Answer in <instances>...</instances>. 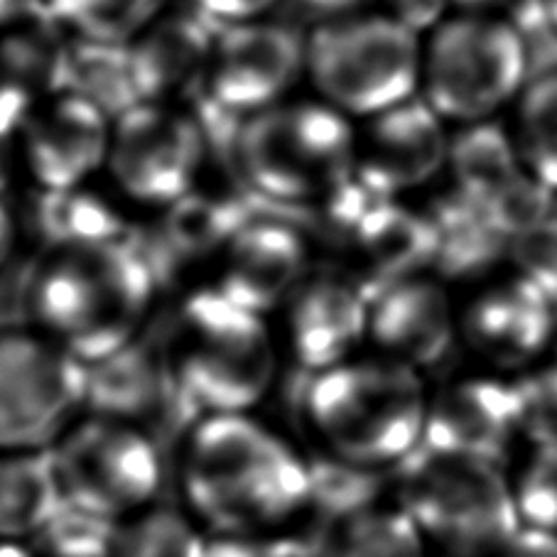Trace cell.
<instances>
[{
  "instance_id": "cell-1",
  "label": "cell",
  "mask_w": 557,
  "mask_h": 557,
  "mask_svg": "<svg viewBox=\"0 0 557 557\" xmlns=\"http://www.w3.org/2000/svg\"><path fill=\"white\" fill-rule=\"evenodd\" d=\"M177 504L207 535H265L312 516V455L261 412L195 418L172 457Z\"/></svg>"
},
{
  "instance_id": "cell-2",
  "label": "cell",
  "mask_w": 557,
  "mask_h": 557,
  "mask_svg": "<svg viewBox=\"0 0 557 557\" xmlns=\"http://www.w3.org/2000/svg\"><path fill=\"white\" fill-rule=\"evenodd\" d=\"M428 400L425 373L367 349L334 369L302 373L295 437L317 459L393 476L425 445Z\"/></svg>"
},
{
  "instance_id": "cell-3",
  "label": "cell",
  "mask_w": 557,
  "mask_h": 557,
  "mask_svg": "<svg viewBox=\"0 0 557 557\" xmlns=\"http://www.w3.org/2000/svg\"><path fill=\"white\" fill-rule=\"evenodd\" d=\"M158 285L150 265L121 242L50 248L27 290L35 330L84 367L143 339Z\"/></svg>"
},
{
  "instance_id": "cell-4",
  "label": "cell",
  "mask_w": 557,
  "mask_h": 557,
  "mask_svg": "<svg viewBox=\"0 0 557 557\" xmlns=\"http://www.w3.org/2000/svg\"><path fill=\"white\" fill-rule=\"evenodd\" d=\"M158 344L191 418L258 412L285 361L268 317L228 300L214 285L182 297Z\"/></svg>"
},
{
  "instance_id": "cell-5",
  "label": "cell",
  "mask_w": 557,
  "mask_h": 557,
  "mask_svg": "<svg viewBox=\"0 0 557 557\" xmlns=\"http://www.w3.org/2000/svg\"><path fill=\"white\" fill-rule=\"evenodd\" d=\"M393 498L432 557H496L521 531L504 465L422 447L393 476Z\"/></svg>"
},
{
  "instance_id": "cell-6",
  "label": "cell",
  "mask_w": 557,
  "mask_h": 557,
  "mask_svg": "<svg viewBox=\"0 0 557 557\" xmlns=\"http://www.w3.org/2000/svg\"><path fill=\"white\" fill-rule=\"evenodd\" d=\"M531 76L523 27L496 11H457L422 37L420 96L447 123L494 121Z\"/></svg>"
},
{
  "instance_id": "cell-7",
  "label": "cell",
  "mask_w": 557,
  "mask_h": 557,
  "mask_svg": "<svg viewBox=\"0 0 557 557\" xmlns=\"http://www.w3.org/2000/svg\"><path fill=\"white\" fill-rule=\"evenodd\" d=\"M236 158L258 195L322 205L354 180L357 121L322 99H287L246 119Z\"/></svg>"
},
{
  "instance_id": "cell-8",
  "label": "cell",
  "mask_w": 557,
  "mask_h": 557,
  "mask_svg": "<svg viewBox=\"0 0 557 557\" xmlns=\"http://www.w3.org/2000/svg\"><path fill=\"white\" fill-rule=\"evenodd\" d=\"M422 37L379 11L339 15L307 35V79L347 119H371L420 96Z\"/></svg>"
},
{
  "instance_id": "cell-9",
  "label": "cell",
  "mask_w": 557,
  "mask_h": 557,
  "mask_svg": "<svg viewBox=\"0 0 557 557\" xmlns=\"http://www.w3.org/2000/svg\"><path fill=\"white\" fill-rule=\"evenodd\" d=\"M47 455L62 506L113 525L158 504L168 479L156 435L94 412H84Z\"/></svg>"
},
{
  "instance_id": "cell-10",
  "label": "cell",
  "mask_w": 557,
  "mask_h": 557,
  "mask_svg": "<svg viewBox=\"0 0 557 557\" xmlns=\"http://www.w3.org/2000/svg\"><path fill=\"white\" fill-rule=\"evenodd\" d=\"M86 412V367L40 330L0 332V453H47Z\"/></svg>"
},
{
  "instance_id": "cell-11",
  "label": "cell",
  "mask_w": 557,
  "mask_h": 557,
  "mask_svg": "<svg viewBox=\"0 0 557 557\" xmlns=\"http://www.w3.org/2000/svg\"><path fill=\"white\" fill-rule=\"evenodd\" d=\"M322 207L326 234L344 258V275L369 300L435 265L437 232L430 214L376 195L357 177Z\"/></svg>"
},
{
  "instance_id": "cell-12",
  "label": "cell",
  "mask_w": 557,
  "mask_h": 557,
  "mask_svg": "<svg viewBox=\"0 0 557 557\" xmlns=\"http://www.w3.org/2000/svg\"><path fill=\"white\" fill-rule=\"evenodd\" d=\"M205 162V131L185 106L138 101L113 119L106 170L131 201L170 209L199 187Z\"/></svg>"
},
{
  "instance_id": "cell-13",
  "label": "cell",
  "mask_w": 557,
  "mask_h": 557,
  "mask_svg": "<svg viewBox=\"0 0 557 557\" xmlns=\"http://www.w3.org/2000/svg\"><path fill=\"white\" fill-rule=\"evenodd\" d=\"M459 347L508 379L537 367L557 347V297L518 271L486 277L459 305Z\"/></svg>"
},
{
  "instance_id": "cell-14",
  "label": "cell",
  "mask_w": 557,
  "mask_h": 557,
  "mask_svg": "<svg viewBox=\"0 0 557 557\" xmlns=\"http://www.w3.org/2000/svg\"><path fill=\"white\" fill-rule=\"evenodd\" d=\"M307 79V37L273 21L226 25L211 52L207 94L221 109L253 116L290 99Z\"/></svg>"
},
{
  "instance_id": "cell-15",
  "label": "cell",
  "mask_w": 557,
  "mask_h": 557,
  "mask_svg": "<svg viewBox=\"0 0 557 557\" xmlns=\"http://www.w3.org/2000/svg\"><path fill=\"white\" fill-rule=\"evenodd\" d=\"M521 440L513 381L484 369L430 386L425 449L504 465Z\"/></svg>"
},
{
  "instance_id": "cell-16",
  "label": "cell",
  "mask_w": 557,
  "mask_h": 557,
  "mask_svg": "<svg viewBox=\"0 0 557 557\" xmlns=\"http://www.w3.org/2000/svg\"><path fill=\"white\" fill-rule=\"evenodd\" d=\"M113 119L79 91H60L35 101L21 136V162L47 191L86 187L106 170Z\"/></svg>"
},
{
  "instance_id": "cell-17",
  "label": "cell",
  "mask_w": 557,
  "mask_h": 557,
  "mask_svg": "<svg viewBox=\"0 0 557 557\" xmlns=\"http://www.w3.org/2000/svg\"><path fill=\"white\" fill-rule=\"evenodd\" d=\"M371 300L344 273L307 275L281 307L283 357L300 373L339 367L369 349Z\"/></svg>"
},
{
  "instance_id": "cell-18",
  "label": "cell",
  "mask_w": 557,
  "mask_h": 557,
  "mask_svg": "<svg viewBox=\"0 0 557 557\" xmlns=\"http://www.w3.org/2000/svg\"><path fill=\"white\" fill-rule=\"evenodd\" d=\"M445 123L422 96L363 119L357 128L354 177L391 199L430 185L447 172L453 138Z\"/></svg>"
},
{
  "instance_id": "cell-19",
  "label": "cell",
  "mask_w": 557,
  "mask_h": 557,
  "mask_svg": "<svg viewBox=\"0 0 557 557\" xmlns=\"http://www.w3.org/2000/svg\"><path fill=\"white\" fill-rule=\"evenodd\" d=\"M86 412L180 437L191 420L160 344L138 339L111 359L86 367Z\"/></svg>"
},
{
  "instance_id": "cell-20",
  "label": "cell",
  "mask_w": 557,
  "mask_h": 557,
  "mask_svg": "<svg viewBox=\"0 0 557 557\" xmlns=\"http://www.w3.org/2000/svg\"><path fill=\"white\" fill-rule=\"evenodd\" d=\"M459 347V307L432 275L408 277L379 293L369 307V351L420 373Z\"/></svg>"
},
{
  "instance_id": "cell-21",
  "label": "cell",
  "mask_w": 557,
  "mask_h": 557,
  "mask_svg": "<svg viewBox=\"0 0 557 557\" xmlns=\"http://www.w3.org/2000/svg\"><path fill=\"white\" fill-rule=\"evenodd\" d=\"M310 275L305 236L273 221L244 224L219 253L214 287L228 300L258 314L281 312Z\"/></svg>"
},
{
  "instance_id": "cell-22",
  "label": "cell",
  "mask_w": 557,
  "mask_h": 557,
  "mask_svg": "<svg viewBox=\"0 0 557 557\" xmlns=\"http://www.w3.org/2000/svg\"><path fill=\"white\" fill-rule=\"evenodd\" d=\"M214 40L197 15L162 13L156 17L126 45L138 101L182 106L195 91L207 89Z\"/></svg>"
},
{
  "instance_id": "cell-23",
  "label": "cell",
  "mask_w": 557,
  "mask_h": 557,
  "mask_svg": "<svg viewBox=\"0 0 557 557\" xmlns=\"http://www.w3.org/2000/svg\"><path fill=\"white\" fill-rule=\"evenodd\" d=\"M320 557H432L425 537L396 498L320 523Z\"/></svg>"
},
{
  "instance_id": "cell-24",
  "label": "cell",
  "mask_w": 557,
  "mask_h": 557,
  "mask_svg": "<svg viewBox=\"0 0 557 557\" xmlns=\"http://www.w3.org/2000/svg\"><path fill=\"white\" fill-rule=\"evenodd\" d=\"M432 216L437 232L435 265L453 277H492L496 263L511 253V242L494 224L484 205L459 195L457 189L442 201Z\"/></svg>"
},
{
  "instance_id": "cell-25",
  "label": "cell",
  "mask_w": 557,
  "mask_h": 557,
  "mask_svg": "<svg viewBox=\"0 0 557 557\" xmlns=\"http://www.w3.org/2000/svg\"><path fill=\"white\" fill-rule=\"evenodd\" d=\"M62 511L47 453H0V541L30 543Z\"/></svg>"
},
{
  "instance_id": "cell-26",
  "label": "cell",
  "mask_w": 557,
  "mask_h": 557,
  "mask_svg": "<svg viewBox=\"0 0 557 557\" xmlns=\"http://www.w3.org/2000/svg\"><path fill=\"white\" fill-rule=\"evenodd\" d=\"M523 170L511 128L496 123V119L469 123L449 140L447 172L453 175L455 189L479 205L492 199Z\"/></svg>"
},
{
  "instance_id": "cell-27",
  "label": "cell",
  "mask_w": 557,
  "mask_h": 557,
  "mask_svg": "<svg viewBox=\"0 0 557 557\" xmlns=\"http://www.w3.org/2000/svg\"><path fill=\"white\" fill-rule=\"evenodd\" d=\"M511 111L508 128L525 170L557 195V64L531 76Z\"/></svg>"
},
{
  "instance_id": "cell-28",
  "label": "cell",
  "mask_w": 557,
  "mask_h": 557,
  "mask_svg": "<svg viewBox=\"0 0 557 557\" xmlns=\"http://www.w3.org/2000/svg\"><path fill=\"white\" fill-rule=\"evenodd\" d=\"M209 535L180 504H152L113 528V557H207Z\"/></svg>"
},
{
  "instance_id": "cell-29",
  "label": "cell",
  "mask_w": 557,
  "mask_h": 557,
  "mask_svg": "<svg viewBox=\"0 0 557 557\" xmlns=\"http://www.w3.org/2000/svg\"><path fill=\"white\" fill-rule=\"evenodd\" d=\"M45 8L84 42L131 45L165 13V0H45Z\"/></svg>"
},
{
  "instance_id": "cell-30",
  "label": "cell",
  "mask_w": 557,
  "mask_h": 557,
  "mask_svg": "<svg viewBox=\"0 0 557 557\" xmlns=\"http://www.w3.org/2000/svg\"><path fill=\"white\" fill-rule=\"evenodd\" d=\"M42 232L52 238L50 248L119 242L121 216L109 201L86 187L47 191L40 189V209H37Z\"/></svg>"
},
{
  "instance_id": "cell-31",
  "label": "cell",
  "mask_w": 557,
  "mask_h": 557,
  "mask_svg": "<svg viewBox=\"0 0 557 557\" xmlns=\"http://www.w3.org/2000/svg\"><path fill=\"white\" fill-rule=\"evenodd\" d=\"M508 476L521 525L557 533V447H525Z\"/></svg>"
},
{
  "instance_id": "cell-32",
  "label": "cell",
  "mask_w": 557,
  "mask_h": 557,
  "mask_svg": "<svg viewBox=\"0 0 557 557\" xmlns=\"http://www.w3.org/2000/svg\"><path fill=\"white\" fill-rule=\"evenodd\" d=\"M511 381L523 445L557 447V359H545Z\"/></svg>"
},
{
  "instance_id": "cell-33",
  "label": "cell",
  "mask_w": 557,
  "mask_h": 557,
  "mask_svg": "<svg viewBox=\"0 0 557 557\" xmlns=\"http://www.w3.org/2000/svg\"><path fill=\"white\" fill-rule=\"evenodd\" d=\"M113 528L101 518L62 506L30 547L35 557H113Z\"/></svg>"
},
{
  "instance_id": "cell-34",
  "label": "cell",
  "mask_w": 557,
  "mask_h": 557,
  "mask_svg": "<svg viewBox=\"0 0 557 557\" xmlns=\"http://www.w3.org/2000/svg\"><path fill=\"white\" fill-rule=\"evenodd\" d=\"M207 557H320L302 528L265 535H209Z\"/></svg>"
},
{
  "instance_id": "cell-35",
  "label": "cell",
  "mask_w": 557,
  "mask_h": 557,
  "mask_svg": "<svg viewBox=\"0 0 557 557\" xmlns=\"http://www.w3.org/2000/svg\"><path fill=\"white\" fill-rule=\"evenodd\" d=\"M33 96L0 82V195L11 182L13 162L21 158V136L33 111Z\"/></svg>"
},
{
  "instance_id": "cell-36",
  "label": "cell",
  "mask_w": 557,
  "mask_h": 557,
  "mask_svg": "<svg viewBox=\"0 0 557 557\" xmlns=\"http://www.w3.org/2000/svg\"><path fill=\"white\" fill-rule=\"evenodd\" d=\"M376 11L425 35L445 17L447 3L445 0H376Z\"/></svg>"
},
{
  "instance_id": "cell-37",
  "label": "cell",
  "mask_w": 557,
  "mask_h": 557,
  "mask_svg": "<svg viewBox=\"0 0 557 557\" xmlns=\"http://www.w3.org/2000/svg\"><path fill=\"white\" fill-rule=\"evenodd\" d=\"M201 15L226 25L261 21L281 0H189Z\"/></svg>"
},
{
  "instance_id": "cell-38",
  "label": "cell",
  "mask_w": 557,
  "mask_h": 557,
  "mask_svg": "<svg viewBox=\"0 0 557 557\" xmlns=\"http://www.w3.org/2000/svg\"><path fill=\"white\" fill-rule=\"evenodd\" d=\"M496 557H557V533L521 528Z\"/></svg>"
},
{
  "instance_id": "cell-39",
  "label": "cell",
  "mask_w": 557,
  "mask_h": 557,
  "mask_svg": "<svg viewBox=\"0 0 557 557\" xmlns=\"http://www.w3.org/2000/svg\"><path fill=\"white\" fill-rule=\"evenodd\" d=\"M45 0H0V27H17L40 15Z\"/></svg>"
},
{
  "instance_id": "cell-40",
  "label": "cell",
  "mask_w": 557,
  "mask_h": 557,
  "mask_svg": "<svg viewBox=\"0 0 557 557\" xmlns=\"http://www.w3.org/2000/svg\"><path fill=\"white\" fill-rule=\"evenodd\" d=\"M17 219L11 209L5 207V201L0 199V268L8 263V258L13 256L17 244Z\"/></svg>"
},
{
  "instance_id": "cell-41",
  "label": "cell",
  "mask_w": 557,
  "mask_h": 557,
  "mask_svg": "<svg viewBox=\"0 0 557 557\" xmlns=\"http://www.w3.org/2000/svg\"><path fill=\"white\" fill-rule=\"evenodd\" d=\"M535 11L545 33L557 40V0H535Z\"/></svg>"
},
{
  "instance_id": "cell-42",
  "label": "cell",
  "mask_w": 557,
  "mask_h": 557,
  "mask_svg": "<svg viewBox=\"0 0 557 557\" xmlns=\"http://www.w3.org/2000/svg\"><path fill=\"white\" fill-rule=\"evenodd\" d=\"M307 3L320 8V11H326V13L351 15L359 5L367 3V0H307Z\"/></svg>"
},
{
  "instance_id": "cell-43",
  "label": "cell",
  "mask_w": 557,
  "mask_h": 557,
  "mask_svg": "<svg viewBox=\"0 0 557 557\" xmlns=\"http://www.w3.org/2000/svg\"><path fill=\"white\" fill-rule=\"evenodd\" d=\"M445 3L457 8V11H494L504 0H445Z\"/></svg>"
},
{
  "instance_id": "cell-44",
  "label": "cell",
  "mask_w": 557,
  "mask_h": 557,
  "mask_svg": "<svg viewBox=\"0 0 557 557\" xmlns=\"http://www.w3.org/2000/svg\"><path fill=\"white\" fill-rule=\"evenodd\" d=\"M0 557H35L30 543L0 541Z\"/></svg>"
}]
</instances>
